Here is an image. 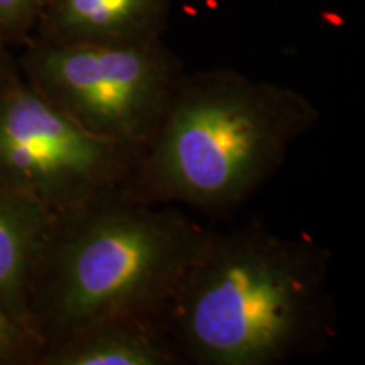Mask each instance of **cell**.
I'll return each instance as SVG.
<instances>
[{"label":"cell","mask_w":365,"mask_h":365,"mask_svg":"<svg viewBox=\"0 0 365 365\" xmlns=\"http://www.w3.org/2000/svg\"><path fill=\"white\" fill-rule=\"evenodd\" d=\"M17 71H19L17 58L14 56L12 48L7 44V41L4 39V36L0 34V90L9 83V80H11Z\"/></svg>","instance_id":"8fae6325"},{"label":"cell","mask_w":365,"mask_h":365,"mask_svg":"<svg viewBox=\"0 0 365 365\" xmlns=\"http://www.w3.org/2000/svg\"><path fill=\"white\" fill-rule=\"evenodd\" d=\"M38 365H180L153 318L122 314L91 322L46 349Z\"/></svg>","instance_id":"52a82bcc"},{"label":"cell","mask_w":365,"mask_h":365,"mask_svg":"<svg viewBox=\"0 0 365 365\" xmlns=\"http://www.w3.org/2000/svg\"><path fill=\"white\" fill-rule=\"evenodd\" d=\"M51 218L39 203L0 186V312L29 333L27 289Z\"/></svg>","instance_id":"ba28073f"},{"label":"cell","mask_w":365,"mask_h":365,"mask_svg":"<svg viewBox=\"0 0 365 365\" xmlns=\"http://www.w3.org/2000/svg\"><path fill=\"white\" fill-rule=\"evenodd\" d=\"M181 364L281 365L336 335L331 252L249 220L213 232L158 318Z\"/></svg>","instance_id":"6da1fadb"},{"label":"cell","mask_w":365,"mask_h":365,"mask_svg":"<svg viewBox=\"0 0 365 365\" xmlns=\"http://www.w3.org/2000/svg\"><path fill=\"white\" fill-rule=\"evenodd\" d=\"M212 230L129 191L53 215L31 272L27 325L43 352L97 319H156Z\"/></svg>","instance_id":"3957f363"},{"label":"cell","mask_w":365,"mask_h":365,"mask_svg":"<svg viewBox=\"0 0 365 365\" xmlns=\"http://www.w3.org/2000/svg\"><path fill=\"white\" fill-rule=\"evenodd\" d=\"M41 354L38 339L0 312V365H38Z\"/></svg>","instance_id":"30bf717a"},{"label":"cell","mask_w":365,"mask_h":365,"mask_svg":"<svg viewBox=\"0 0 365 365\" xmlns=\"http://www.w3.org/2000/svg\"><path fill=\"white\" fill-rule=\"evenodd\" d=\"M173 0H46L31 41L134 43L163 38Z\"/></svg>","instance_id":"8992f818"},{"label":"cell","mask_w":365,"mask_h":365,"mask_svg":"<svg viewBox=\"0 0 365 365\" xmlns=\"http://www.w3.org/2000/svg\"><path fill=\"white\" fill-rule=\"evenodd\" d=\"M322 112L293 86L230 68L182 71L129 193L223 217L281 171Z\"/></svg>","instance_id":"7a4b0ae2"},{"label":"cell","mask_w":365,"mask_h":365,"mask_svg":"<svg viewBox=\"0 0 365 365\" xmlns=\"http://www.w3.org/2000/svg\"><path fill=\"white\" fill-rule=\"evenodd\" d=\"M17 58L27 83L91 134L137 156L185 71L163 38L134 43L44 44Z\"/></svg>","instance_id":"277c9868"},{"label":"cell","mask_w":365,"mask_h":365,"mask_svg":"<svg viewBox=\"0 0 365 365\" xmlns=\"http://www.w3.org/2000/svg\"><path fill=\"white\" fill-rule=\"evenodd\" d=\"M135 154L91 134L27 83L21 70L0 90V186L53 215L129 191Z\"/></svg>","instance_id":"5b68a950"},{"label":"cell","mask_w":365,"mask_h":365,"mask_svg":"<svg viewBox=\"0 0 365 365\" xmlns=\"http://www.w3.org/2000/svg\"><path fill=\"white\" fill-rule=\"evenodd\" d=\"M46 0H0V34L12 49L33 38Z\"/></svg>","instance_id":"9c48e42d"}]
</instances>
